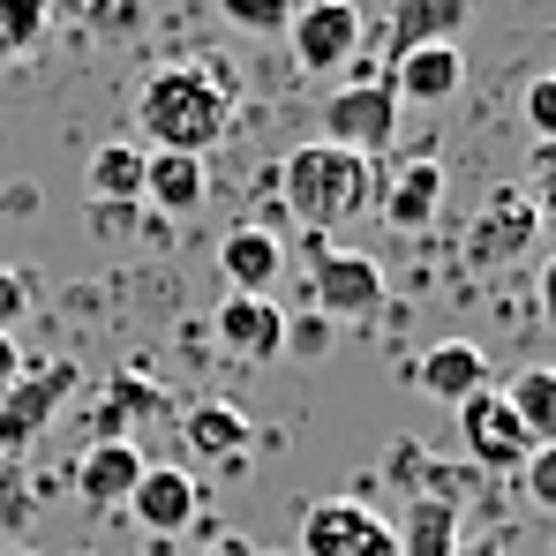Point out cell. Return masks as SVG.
Here are the masks:
<instances>
[{"label":"cell","instance_id":"1","mask_svg":"<svg viewBox=\"0 0 556 556\" xmlns=\"http://www.w3.org/2000/svg\"><path fill=\"white\" fill-rule=\"evenodd\" d=\"M233 128V76L211 61H159L136 84V143L143 151H188L203 159Z\"/></svg>","mask_w":556,"mask_h":556},{"label":"cell","instance_id":"2","mask_svg":"<svg viewBox=\"0 0 556 556\" xmlns=\"http://www.w3.org/2000/svg\"><path fill=\"white\" fill-rule=\"evenodd\" d=\"M278 195H286V211H293L301 226L331 233V226H346L354 211L376 203V166L354 159V151H339V143H301V151H286V166H278Z\"/></svg>","mask_w":556,"mask_h":556},{"label":"cell","instance_id":"3","mask_svg":"<svg viewBox=\"0 0 556 556\" xmlns=\"http://www.w3.org/2000/svg\"><path fill=\"white\" fill-rule=\"evenodd\" d=\"M324 143H339V151H354L369 166H376V151L399 143V91H391L383 68L362 76V84H339L324 98Z\"/></svg>","mask_w":556,"mask_h":556},{"label":"cell","instance_id":"4","mask_svg":"<svg viewBox=\"0 0 556 556\" xmlns=\"http://www.w3.org/2000/svg\"><path fill=\"white\" fill-rule=\"evenodd\" d=\"M308 293H316V316L324 324H369V316H383V301H391V278H383V264H376L369 249H316Z\"/></svg>","mask_w":556,"mask_h":556},{"label":"cell","instance_id":"5","mask_svg":"<svg viewBox=\"0 0 556 556\" xmlns=\"http://www.w3.org/2000/svg\"><path fill=\"white\" fill-rule=\"evenodd\" d=\"M293 556H399V527L369 511L362 496H316L301 511V549Z\"/></svg>","mask_w":556,"mask_h":556},{"label":"cell","instance_id":"6","mask_svg":"<svg viewBox=\"0 0 556 556\" xmlns=\"http://www.w3.org/2000/svg\"><path fill=\"white\" fill-rule=\"evenodd\" d=\"M76 383L84 369L76 362H46V369H23L8 391H0V452L15 459V452H30L53 421H61V406L76 399Z\"/></svg>","mask_w":556,"mask_h":556},{"label":"cell","instance_id":"7","mask_svg":"<svg viewBox=\"0 0 556 556\" xmlns=\"http://www.w3.org/2000/svg\"><path fill=\"white\" fill-rule=\"evenodd\" d=\"M534 241H542L534 195L519 181H504V188H489V203H481L473 226H466V264H473V271H511V264H527Z\"/></svg>","mask_w":556,"mask_h":556},{"label":"cell","instance_id":"8","mask_svg":"<svg viewBox=\"0 0 556 556\" xmlns=\"http://www.w3.org/2000/svg\"><path fill=\"white\" fill-rule=\"evenodd\" d=\"M362 8L354 0H301L293 23H286V53L301 76H339L354 53H362Z\"/></svg>","mask_w":556,"mask_h":556},{"label":"cell","instance_id":"9","mask_svg":"<svg viewBox=\"0 0 556 556\" xmlns=\"http://www.w3.org/2000/svg\"><path fill=\"white\" fill-rule=\"evenodd\" d=\"M459 414V444L466 459L481 466V473H519L527 466V452H534V437L519 429V414H511V399L489 383V391H473L466 406H452Z\"/></svg>","mask_w":556,"mask_h":556},{"label":"cell","instance_id":"10","mask_svg":"<svg viewBox=\"0 0 556 556\" xmlns=\"http://www.w3.org/2000/svg\"><path fill=\"white\" fill-rule=\"evenodd\" d=\"M128 519L143 527V534H188L195 519H203V481L188 473V466H143V481H136V496H128Z\"/></svg>","mask_w":556,"mask_h":556},{"label":"cell","instance_id":"11","mask_svg":"<svg viewBox=\"0 0 556 556\" xmlns=\"http://www.w3.org/2000/svg\"><path fill=\"white\" fill-rule=\"evenodd\" d=\"M211 339L233 362H278L286 354V308L278 301H256V293H226L211 308Z\"/></svg>","mask_w":556,"mask_h":556},{"label":"cell","instance_id":"12","mask_svg":"<svg viewBox=\"0 0 556 556\" xmlns=\"http://www.w3.org/2000/svg\"><path fill=\"white\" fill-rule=\"evenodd\" d=\"M143 466H151V459H143L128 437H98L91 452L76 459V473H68V481H76V504H84V511H128Z\"/></svg>","mask_w":556,"mask_h":556},{"label":"cell","instance_id":"13","mask_svg":"<svg viewBox=\"0 0 556 556\" xmlns=\"http://www.w3.org/2000/svg\"><path fill=\"white\" fill-rule=\"evenodd\" d=\"M466 15H473V0H391V15H383V68L421 53V46H459Z\"/></svg>","mask_w":556,"mask_h":556},{"label":"cell","instance_id":"14","mask_svg":"<svg viewBox=\"0 0 556 556\" xmlns=\"http://www.w3.org/2000/svg\"><path fill=\"white\" fill-rule=\"evenodd\" d=\"M218 278L233 293H256V301H278V278H286V241L271 226H233L218 241Z\"/></svg>","mask_w":556,"mask_h":556},{"label":"cell","instance_id":"15","mask_svg":"<svg viewBox=\"0 0 556 556\" xmlns=\"http://www.w3.org/2000/svg\"><path fill=\"white\" fill-rule=\"evenodd\" d=\"M414 383H421V399H437V406H466L473 391H489V354H481L473 339H444V346H429V354L414 362Z\"/></svg>","mask_w":556,"mask_h":556},{"label":"cell","instance_id":"16","mask_svg":"<svg viewBox=\"0 0 556 556\" xmlns=\"http://www.w3.org/2000/svg\"><path fill=\"white\" fill-rule=\"evenodd\" d=\"M383 76H391L399 105H452V98L466 91V53L459 46H421V53L391 61Z\"/></svg>","mask_w":556,"mask_h":556},{"label":"cell","instance_id":"17","mask_svg":"<svg viewBox=\"0 0 556 556\" xmlns=\"http://www.w3.org/2000/svg\"><path fill=\"white\" fill-rule=\"evenodd\" d=\"M437 203H444V159H429V151L406 159L391 181L376 188V211H383L399 233H421V226L437 218Z\"/></svg>","mask_w":556,"mask_h":556},{"label":"cell","instance_id":"18","mask_svg":"<svg viewBox=\"0 0 556 556\" xmlns=\"http://www.w3.org/2000/svg\"><path fill=\"white\" fill-rule=\"evenodd\" d=\"M181 437H188V452H195L203 466H226V473L249 459V444H264V437L249 429V414L226 406V399H218V406H195V414L181 421Z\"/></svg>","mask_w":556,"mask_h":556},{"label":"cell","instance_id":"19","mask_svg":"<svg viewBox=\"0 0 556 556\" xmlns=\"http://www.w3.org/2000/svg\"><path fill=\"white\" fill-rule=\"evenodd\" d=\"M143 203H159V211H174V218H195V211L211 203V166L188 159V151H151V166H143Z\"/></svg>","mask_w":556,"mask_h":556},{"label":"cell","instance_id":"20","mask_svg":"<svg viewBox=\"0 0 556 556\" xmlns=\"http://www.w3.org/2000/svg\"><path fill=\"white\" fill-rule=\"evenodd\" d=\"M143 166H151V151H143L136 136H113V143H98L91 166H84V188H91V203H105V211H121V203H143Z\"/></svg>","mask_w":556,"mask_h":556},{"label":"cell","instance_id":"21","mask_svg":"<svg viewBox=\"0 0 556 556\" xmlns=\"http://www.w3.org/2000/svg\"><path fill=\"white\" fill-rule=\"evenodd\" d=\"M459 534V496H406L399 511V556H452Z\"/></svg>","mask_w":556,"mask_h":556},{"label":"cell","instance_id":"22","mask_svg":"<svg viewBox=\"0 0 556 556\" xmlns=\"http://www.w3.org/2000/svg\"><path fill=\"white\" fill-rule=\"evenodd\" d=\"M496 391L511 399V414H519V429H527L534 444H556V369L549 362L519 369L511 383H496Z\"/></svg>","mask_w":556,"mask_h":556},{"label":"cell","instance_id":"23","mask_svg":"<svg viewBox=\"0 0 556 556\" xmlns=\"http://www.w3.org/2000/svg\"><path fill=\"white\" fill-rule=\"evenodd\" d=\"M46 23H53V0H0V61L30 53L46 38Z\"/></svg>","mask_w":556,"mask_h":556},{"label":"cell","instance_id":"24","mask_svg":"<svg viewBox=\"0 0 556 556\" xmlns=\"http://www.w3.org/2000/svg\"><path fill=\"white\" fill-rule=\"evenodd\" d=\"M293 8H301V0H218V15H226L233 30H256V38H278V30L293 23Z\"/></svg>","mask_w":556,"mask_h":556},{"label":"cell","instance_id":"25","mask_svg":"<svg viewBox=\"0 0 556 556\" xmlns=\"http://www.w3.org/2000/svg\"><path fill=\"white\" fill-rule=\"evenodd\" d=\"M527 195H534V218H542V233L556 241V143H534V159H527Z\"/></svg>","mask_w":556,"mask_h":556},{"label":"cell","instance_id":"26","mask_svg":"<svg viewBox=\"0 0 556 556\" xmlns=\"http://www.w3.org/2000/svg\"><path fill=\"white\" fill-rule=\"evenodd\" d=\"M519 113H527L534 143H556V68H542V76H527V98H519Z\"/></svg>","mask_w":556,"mask_h":556},{"label":"cell","instance_id":"27","mask_svg":"<svg viewBox=\"0 0 556 556\" xmlns=\"http://www.w3.org/2000/svg\"><path fill=\"white\" fill-rule=\"evenodd\" d=\"M519 489H527V504H534V511H556V444H534V452H527Z\"/></svg>","mask_w":556,"mask_h":556},{"label":"cell","instance_id":"28","mask_svg":"<svg viewBox=\"0 0 556 556\" xmlns=\"http://www.w3.org/2000/svg\"><path fill=\"white\" fill-rule=\"evenodd\" d=\"M23 316H30V278L15 271V264H0V331L23 324Z\"/></svg>","mask_w":556,"mask_h":556},{"label":"cell","instance_id":"29","mask_svg":"<svg viewBox=\"0 0 556 556\" xmlns=\"http://www.w3.org/2000/svg\"><path fill=\"white\" fill-rule=\"evenodd\" d=\"M534 308H542V324H556V256L534 264Z\"/></svg>","mask_w":556,"mask_h":556},{"label":"cell","instance_id":"30","mask_svg":"<svg viewBox=\"0 0 556 556\" xmlns=\"http://www.w3.org/2000/svg\"><path fill=\"white\" fill-rule=\"evenodd\" d=\"M23 376V346H15V331H0V391Z\"/></svg>","mask_w":556,"mask_h":556},{"label":"cell","instance_id":"31","mask_svg":"<svg viewBox=\"0 0 556 556\" xmlns=\"http://www.w3.org/2000/svg\"><path fill=\"white\" fill-rule=\"evenodd\" d=\"M195 556H256V549H249L241 534H211V542H203V549H195Z\"/></svg>","mask_w":556,"mask_h":556},{"label":"cell","instance_id":"32","mask_svg":"<svg viewBox=\"0 0 556 556\" xmlns=\"http://www.w3.org/2000/svg\"><path fill=\"white\" fill-rule=\"evenodd\" d=\"M452 556H504V542H459Z\"/></svg>","mask_w":556,"mask_h":556},{"label":"cell","instance_id":"33","mask_svg":"<svg viewBox=\"0 0 556 556\" xmlns=\"http://www.w3.org/2000/svg\"><path fill=\"white\" fill-rule=\"evenodd\" d=\"M0 556H38V549H0Z\"/></svg>","mask_w":556,"mask_h":556},{"label":"cell","instance_id":"34","mask_svg":"<svg viewBox=\"0 0 556 556\" xmlns=\"http://www.w3.org/2000/svg\"><path fill=\"white\" fill-rule=\"evenodd\" d=\"M256 556H286V549H256Z\"/></svg>","mask_w":556,"mask_h":556},{"label":"cell","instance_id":"35","mask_svg":"<svg viewBox=\"0 0 556 556\" xmlns=\"http://www.w3.org/2000/svg\"><path fill=\"white\" fill-rule=\"evenodd\" d=\"M549 46H556V23H549Z\"/></svg>","mask_w":556,"mask_h":556}]
</instances>
